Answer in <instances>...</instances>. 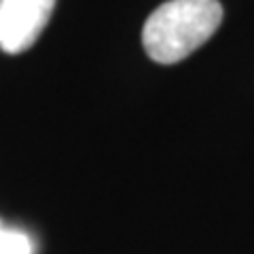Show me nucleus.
Here are the masks:
<instances>
[{
    "label": "nucleus",
    "instance_id": "1",
    "mask_svg": "<svg viewBox=\"0 0 254 254\" xmlns=\"http://www.w3.org/2000/svg\"><path fill=\"white\" fill-rule=\"evenodd\" d=\"M222 21L218 0H170L150 13L142 45L157 64H176L208 41Z\"/></svg>",
    "mask_w": 254,
    "mask_h": 254
},
{
    "label": "nucleus",
    "instance_id": "2",
    "mask_svg": "<svg viewBox=\"0 0 254 254\" xmlns=\"http://www.w3.org/2000/svg\"><path fill=\"white\" fill-rule=\"evenodd\" d=\"M55 0H0V49L28 51L51 19Z\"/></svg>",
    "mask_w": 254,
    "mask_h": 254
},
{
    "label": "nucleus",
    "instance_id": "3",
    "mask_svg": "<svg viewBox=\"0 0 254 254\" xmlns=\"http://www.w3.org/2000/svg\"><path fill=\"white\" fill-rule=\"evenodd\" d=\"M0 254H34L32 240L15 229H2L0 231Z\"/></svg>",
    "mask_w": 254,
    "mask_h": 254
},
{
    "label": "nucleus",
    "instance_id": "4",
    "mask_svg": "<svg viewBox=\"0 0 254 254\" xmlns=\"http://www.w3.org/2000/svg\"><path fill=\"white\" fill-rule=\"evenodd\" d=\"M0 231H2V225H0Z\"/></svg>",
    "mask_w": 254,
    "mask_h": 254
}]
</instances>
